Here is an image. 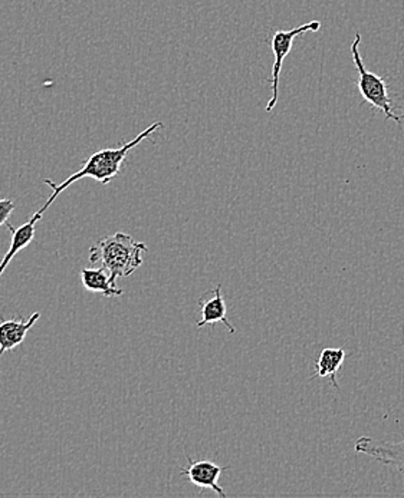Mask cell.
Instances as JSON below:
<instances>
[{
  "mask_svg": "<svg viewBox=\"0 0 404 498\" xmlns=\"http://www.w3.org/2000/svg\"><path fill=\"white\" fill-rule=\"evenodd\" d=\"M41 318L39 312H35L27 321L12 318L0 322V356L7 351H14L27 338V332Z\"/></svg>",
  "mask_w": 404,
  "mask_h": 498,
  "instance_id": "obj_8",
  "label": "cell"
},
{
  "mask_svg": "<svg viewBox=\"0 0 404 498\" xmlns=\"http://www.w3.org/2000/svg\"><path fill=\"white\" fill-rule=\"evenodd\" d=\"M187 461H189V465L186 469L180 470V475L186 477L199 489L212 490L219 497H228L222 487H219V479L223 472L230 470V467H220L216 462L207 461V460L195 461L190 457H187Z\"/></svg>",
  "mask_w": 404,
  "mask_h": 498,
  "instance_id": "obj_6",
  "label": "cell"
},
{
  "mask_svg": "<svg viewBox=\"0 0 404 498\" xmlns=\"http://www.w3.org/2000/svg\"><path fill=\"white\" fill-rule=\"evenodd\" d=\"M160 128H163V122L157 121L154 124L150 125L149 128H145L142 134L137 135L134 140L128 141L122 147L105 148V150L97 151V153H94L91 157L85 161L81 170H78L71 177H68L67 180L62 181L61 185H55L54 181L45 178V185L52 188V196L48 198L47 203L35 215L42 218L45 211L51 207L52 203L57 200L58 196L64 193L67 188H69V185H74L75 181L90 177L92 180H97L98 183H101V185H110V181L114 180L120 175V170H122V163L127 158L128 153L134 150L137 145L142 144L145 138H149L150 135L157 132Z\"/></svg>",
  "mask_w": 404,
  "mask_h": 498,
  "instance_id": "obj_1",
  "label": "cell"
},
{
  "mask_svg": "<svg viewBox=\"0 0 404 498\" xmlns=\"http://www.w3.org/2000/svg\"><path fill=\"white\" fill-rule=\"evenodd\" d=\"M15 208H16V205H15L14 200H11V198H0V228L7 225V220L11 217Z\"/></svg>",
  "mask_w": 404,
  "mask_h": 498,
  "instance_id": "obj_12",
  "label": "cell"
},
{
  "mask_svg": "<svg viewBox=\"0 0 404 498\" xmlns=\"http://www.w3.org/2000/svg\"><path fill=\"white\" fill-rule=\"evenodd\" d=\"M361 35L356 34L354 37L353 45H351V57H353L354 65L358 72L357 87L360 90L361 97L366 102L371 105V107L378 108L383 112L384 117L388 120H393L401 125V120L403 118L399 117L394 112L393 100H391L390 94H388V84L384 78L378 77V75L373 74L367 68L364 67L363 58L360 54Z\"/></svg>",
  "mask_w": 404,
  "mask_h": 498,
  "instance_id": "obj_3",
  "label": "cell"
},
{
  "mask_svg": "<svg viewBox=\"0 0 404 498\" xmlns=\"http://www.w3.org/2000/svg\"><path fill=\"white\" fill-rule=\"evenodd\" d=\"M41 220V217H37V215L32 216L31 220L25 223L21 228H12L11 223H7L6 228H9V231L12 233V243L11 248L7 250V253L5 254V258L0 261V278L2 274L6 270L7 264L11 263L12 259L16 256L19 251L27 249V246L31 245V241L35 238V225L37 221Z\"/></svg>",
  "mask_w": 404,
  "mask_h": 498,
  "instance_id": "obj_10",
  "label": "cell"
},
{
  "mask_svg": "<svg viewBox=\"0 0 404 498\" xmlns=\"http://www.w3.org/2000/svg\"><path fill=\"white\" fill-rule=\"evenodd\" d=\"M346 351L343 348H325L321 352L318 356L317 364H315V374L313 378H330L331 384L334 388H338L337 376L338 371L343 366L344 361H346Z\"/></svg>",
  "mask_w": 404,
  "mask_h": 498,
  "instance_id": "obj_11",
  "label": "cell"
},
{
  "mask_svg": "<svg viewBox=\"0 0 404 498\" xmlns=\"http://www.w3.org/2000/svg\"><path fill=\"white\" fill-rule=\"evenodd\" d=\"M357 454H364L404 475V440L400 442H380L370 437H360L354 445Z\"/></svg>",
  "mask_w": 404,
  "mask_h": 498,
  "instance_id": "obj_5",
  "label": "cell"
},
{
  "mask_svg": "<svg viewBox=\"0 0 404 498\" xmlns=\"http://www.w3.org/2000/svg\"><path fill=\"white\" fill-rule=\"evenodd\" d=\"M401 118H404V115H401Z\"/></svg>",
  "mask_w": 404,
  "mask_h": 498,
  "instance_id": "obj_13",
  "label": "cell"
},
{
  "mask_svg": "<svg viewBox=\"0 0 404 498\" xmlns=\"http://www.w3.org/2000/svg\"><path fill=\"white\" fill-rule=\"evenodd\" d=\"M82 286L91 293L104 294L105 298L122 296V289L117 288V281H112L107 269H81Z\"/></svg>",
  "mask_w": 404,
  "mask_h": 498,
  "instance_id": "obj_9",
  "label": "cell"
},
{
  "mask_svg": "<svg viewBox=\"0 0 404 498\" xmlns=\"http://www.w3.org/2000/svg\"><path fill=\"white\" fill-rule=\"evenodd\" d=\"M149 251L145 243H140L130 235L115 233L105 236L90 249V261H101L112 281L132 276L143 264L142 254Z\"/></svg>",
  "mask_w": 404,
  "mask_h": 498,
  "instance_id": "obj_2",
  "label": "cell"
},
{
  "mask_svg": "<svg viewBox=\"0 0 404 498\" xmlns=\"http://www.w3.org/2000/svg\"><path fill=\"white\" fill-rule=\"evenodd\" d=\"M321 27L320 20H313L308 24L301 25V26L293 27L291 30H277L272 37V52L275 57V62L272 67V77H271V88H272V97L270 102L266 104V112H272L273 108L277 105L278 98H280V79L281 70H282L283 59L290 55L292 49L293 40L300 35L307 34V32H318Z\"/></svg>",
  "mask_w": 404,
  "mask_h": 498,
  "instance_id": "obj_4",
  "label": "cell"
},
{
  "mask_svg": "<svg viewBox=\"0 0 404 498\" xmlns=\"http://www.w3.org/2000/svg\"><path fill=\"white\" fill-rule=\"evenodd\" d=\"M200 313H202V319L197 322V328H205L207 324L223 323L225 324L229 334H235L236 329L233 328L229 319L226 316L228 309H226L225 298L222 294V286L218 284L213 291H206L203 293L202 298L199 299Z\"/></svg>",
  "mask_w": 404,
  "mask_h": 498,
  "instance_id": "obj_7",
  "label": "cell"
}]
</instances>
